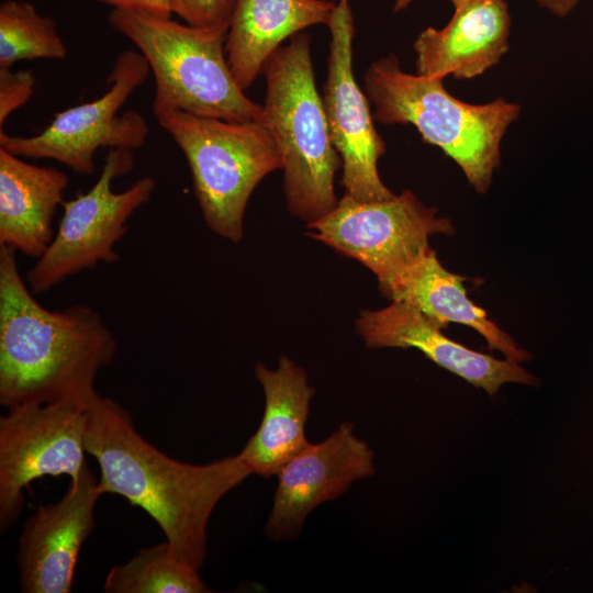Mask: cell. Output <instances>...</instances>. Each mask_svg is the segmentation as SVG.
Returning a JSON list of instances; mask_svg holds the SVG:
<instances>
[{
  "mask_svg": "<svg viewBox=\"0 0 593 593\" xmlns=\"http://www.w3.org/2000/svg\"><path fill=\"white\" fill-rule=\"evenodd\" d=\"M441 29L416 37L418 75L471 79L495 66L510 47L512 19L505 0H462Z\"/></svg>",
  "mask_w": 593,
  "mask_h": 593,
  "instance_id": "obj_15",
  "label": "cell"
},
{
  "mask_svg": "<svg viewBox=\"0 0 593 593\" xmlns=\"http://www.w3.org/2000/svg\"><path fill=\"white\" fill-rule=\"evenodd\" d=\"M437 212L410 190L370 202L345 193L334 210L306 225L307 235L370 269L384 294L432 248L430 236L455 232Z\"/></svg>",
  "mask_w": 593,
  "mask_h": 593,
  "instance_id": "obj_7",
  "label": "cell"
},
{
  "mask_svg": "<svg viewBox=\"0 0 593 593\" xmlns=\"http://www.w3.org/2000/svg\"><path fill=\"white\" fill-rule=\"evenodd\" d=\"M363 88L374 105V121L413 125L426 143L439 147L460 167L477 192L489 190L501 163L502 139L518 119L519 104L503 98L467 103L451 96L441 78L402 70L394 54L368 67Z\"/></svg>",
  "mask_w": 593,
  "mask_h": 593,
  "instance_id": "obj_3",
  "label": "cell"
},
{
  "mask_svg": "<svg viewBox=\"0 0 593 593\" xmlns=\"http://www.w3.org/2000/svg\"><path fill=\"white\" fill-rule=\"evenodd\" d=\"M466 278L443 267L430 248L406 275L383 295L418 309L443 326L458 323L477 331L490 349L501 351L506 359L522 362L530 355L502 331L486 312L471 301L463 284Z\"/></svg>",
  "mask_w": 593,
  "mask_h": 593,
  "instance_id": "obj_19",
  "label": "cell"
},
{
  "mask_svg": "<svg viewBox=\"0 0 593 593\" xmlns=\"http://www.w3.org/2000/svg\"><path fill=\"white\" fill-rule=\"evenodd\" d=\"M109 23L134 43L154 75V114L179 110L231 122H264V107L245 94L231 70L227 32L120 9L111 11Z\"/></svg>",
  "mask_w": 593,
  "mask_h": 593,
  "instance_id": "obj_5",
  "label": "cell"
},
{
  "mask_svg": "<svg viewBox=\"0 0 593 593\" xmlns=\"http://www.w3.org/2000/svg\"><path fill=\"white\" fill-rule=\"evenodd\" d=\"M238 0H170L171 11L192 26L227 32Z\"/></svg>",
  "mask_w": 593,
  "mask_h": 593,
  "instance_id": "obj_22",
  "label": "cell"
},
{
  "mask_svg": "<svg viewBox=\"0 0 593 593\" xmlns=\"http://www.w3.org/2000/svg\"><path fill=\"white\" fill-rule=\"evenodd\" d=\"M35 78L30 70L12 71L0 68V126L11 113L25 104L32 97Z\"/></svg>",
  "mask_w": 593,
  "mask_h": 593,
  "instance_id": "obj_23",
  "label": "cell"
},
{
  "mask_svg": "<svg viewBox=\"0 0 593 593\" xmlns=\"http://www.w3.org/2000/svg\"><path fill=\"white\" fill-rule=\"evenodd\" d=\"M68 183L64 171L0 147V244L40 258L55 236L53 219Z\"/></svg>",
  "mask_w": 593,
  "mask_h": 593,
  "instance_id": "obj_17",
  "label": "cell"
},
{
  "mask_svg": "<svg viewBox=\"0 0 593 593\" xmlns=\"http://www.w3.org/2000/svg\"><path fill=\"white\" fill-rule=\"evenodd\" d=\"M0 417V528L20 515L24 490L37 479L68 475L86 463L87 404L60 402L7 409Z\"/></svg>",
  "mask_w": 593,
  "mask_h": 593,
  "instance_id": "obj_10",
  "label": "cell"
},
{
  "mask_svg": "<svg viewBox=\"0 0 593 593\" xmlns=\"http://www.w3.org/2000/svg\"><path fill=\"white\" fill-rule=\"evenodd\" d=\"M255 376L265 393L264 415L238 455L251 474L269 478L310 444L305 425L315 390L304 369L288 357L275 370L257 362Z\"/></svg>",
  "mask_w": 593,
  "mask_h": 593,
  "instance_id": "obj_16",
  "label": "cell"
},
{
  "mask_svg": "<svg viewBox=\"0 0 593 593\" xmlns=\"http://www.w3.org/2000/svg\"><path fill=\"white\" fill-rule=\"evenodd\" d=\"M103 494L88 466L57 502L40 506L19 539L18 566L23 593H68L79 551L94 527V507Z\"/></svg>",
  "mask_w": 593,
  "mask_h": 593,
  "instance_id": "obj_13",
  "label": "cell"
},
{
  "mask_svg": "<svg viewBox=\"0 0 593 593\" xmlns=\"http://www.w3.org/2000/svg\"><path fill=\"white\" fill-rule=\"evenodd\" d=\"M85 448L99 465L102 492L146 512L174 552L198 570L215 506L251 474L238 454L206 465L167 456L139 435L124 407L98 392L87 403Z\"/></svg>",
  "mask_w": 593,
  "mask_h": 593,
  "instance_id": "obj_1",
  "label": "cell"
},
{
  "mask_svg": "<svg viewBox=\"0 0 593 593\" xmlns=\"http://www.w3.org/2000/svg\"><path fill=\"white\" fill-rule=\"evenodd\" d=\"M262 74L264 123L280 152L287 206L309 224L336 208L334 179L343 166L316 88L309 34L291 36L269 57Z\"/></svg>",
  "mask_w": 593,
  "mask_h": 593,
  "instance_id": "obj_4",
  "label": "cell"
},
{
  "mask_svg": "<svg viewBox=\"0 0 593 593\" xmlns=\"http://www.w3.org/2000/svg\"><path fill=\"white\" fill-rule=\"evenodd\" d=\"M66 45L56 23L26 1L8 0L0 5V68L19 60L64 59Z\"/></svg>",
  "mask_w": 593,
  "mask_h": 593,
  "instance_id": "obj_21",
  "label": "cell"
},
{
  "mask_svg": "<svg viewBox=\"0 0 593 593\" xmlns=\"http://www.w3.org/2000/svg\"><path fill=\"white\" fill-rule=\"evenodd\" d=\"M414 0H395L393 12L398 13L407 8ZM454 5L460 3L462 0H450Z\"/></svg>",
  "mask_w": 593,
  "mask_h": 593,
  "instance_id": "obj_26",
  "label": "cell"
},
{
  "mask_svg": "<svg viewBox=\"0 0 593 593\" xmlns=\"http://www.w3.org/2000/svg\"><path fill=\"white\" fill-rule=\"evenodd\" d=\"M187 158L206 226L238 243L256 186L282 169L277 143L264 122H231L179 110L155 114Z\"/></svg>",
  "mask_w": 593,
  "mask_h": 593,
  "instance_id": "obj_6",
  "label": "cell"
},
{
  "mask_svg": "<svg viewBox=\"0 0 593 593\" xmlns=\"http://www.w3.org/2000/svg\"><path fill=\"white\" fill-rule=\"evenodd\" d=\"M335 5L329 0H238L225 52L242 89L253 85L284 40L312 25H328Z\"/></svg>",
  "mask_w": 593,
  "mask_h": 593,
  "instance_id": "obj_18",
  "label": "cell"
},
{
  "mask_svg": "<svg viewBox=\"0 0 593 593\" xmlns=\"http://www.w3.org/2000/svg\"><path fill=\"white\" fill-rule=\"evenodd\" d=\"M134 167L133 150L110 149L102 172L85 193L63 202L57 233L45 253L26 272L33 294L47 292L66 278L99 262L119 260L114 246L127 232V221L149 201L156 180L144 176L128 189L114 192L112 182Z\"/></svg>",
  "mask_w": 593,
  "mask_h": 593,
  "instance_id": "obj_8",
  "label": "cell"
},
{
  "mask_svg": "<svg viewBox=\"0 0 593 593\" xmlns=\"http://www.w3.org/2000/svg\"><path fill=\"white\" fill-rule=\"evenodd\" d=\"M149 71L139 52L123 51L115 59L103 96L59 112L36 135L12 136L1 130L0 147L20 157L53 159L79 175H92L99 148L135 150L145 145L149 127L144 116L135 110L120 115L118 112Z\"/></svg>",
  "mask_w": 593,
  "mask_h": 593,
  "instance_id": "obj_9",
  "label": "cell"
},
{
  "mask_svg": "<svg viewBox=\"0 0 593 593\" xmlns=\"http://www.w3.org/2000/svg\"><path fill=\"white\" fill-rule=\"evenodd\" d=\"M331 31L323 105L331 138L343 163L345 193L358 201H382L395 194L384 186L378 160L385 143L377 132L369 99L353 71L355 36L350 0H339L327 25Z\"/></svg>",
  "mask_w": 593,
  "mask_h": 593,
  "instance_id": "obj_11",
  "label": "cell"
},
{
  "mask_svg": "<svg viewBox=\"0 0 593 593\" xmlns=\"http://www.w3.org/2000/svg\"><path fill=\"white\" fill-rule=\"evenodd\" d=\"M439 322L404 302L363 311L356 321L367 348H416L439 367L494 395L508 382L535 385L536 378L519 362L497 359L447 337Z\"/></svg>",
  "mask_w": 593,
  "mask_h": 593,
  "instance_id": "obj_14",
  "label": "cell"
},
{
  "mask_svg": "<svg viewBox=\"0 0 593 593\" xmlns=\"http://www.w3.org/2000/svg\"><path fill=\"white\" fill-rule=\"evenodd\" d=\"M113 7V9L134 11L159 18L172 14L170 0H96Z\"/></svg>",
  "mask_w": 593,
  "mask_h": 593,
  "instance_id": "obj_24",
  "label": "cell"
},
{
  "mask_svg": "<svg viewBox=\"0 0 593 593\" xmlns=\"http://www.w3.org/2000/svg\"><path fill=\"white\" fill-rule=\"evenodd\" d=\"M373 458V450L355 434L349 422L342 423L321 443H310L277 473L266 536L276 541L296 537L315 507L338 499L354 482L374 474Z\"/></svg>",
  "mask_w": 593,
  "mask_h": 593,
  "instance_id": "obj_12",
  "label": "cell"
},
{
  "mask_svg": "<svg viewBox=\"0 0 593 593\" xmlns=\"http://www.w3.org/2000/svg\"><path fill=\"white\" fill-rule=\"evenodd\" d=\"M536 3L548 10L550 13L558 18H564L569 15L575 7L579 4L580 0H535Z\"/></svg>",
  "mask_w": 593,
  "mask_h": 593,
  "instance_id": "obj_25",
  "label": "cell"
},
{
  "mask_svg": "<svg viewBox=\"0 0 593 593\" xmlns=\"http://www.w3.org/2000/svg\"><path fill=\"white\" fill-rule=\"evenodd\" d=\"M15 254L0 244V404H87L98 372L115 357L116 339L89 305L51 311L40 304Z\"/></svg>",
  "mask_w": 593,
  "mask_h": 593,
  "instance_id": "obj_2",
  "label": "cell"
},
{
  "mask_svg": "<svg viewBox=\"0 0 593 593\" xmlns=\"http://www.w3.org/2000/svg\"><path fill=\"white\" fill-rule=\"evenodd\" d=\"M108 593H204L199 570L182 561L168 541L141 549L105 578Z\"/></svg>",
  "mask_w": 593,
  "mask_h": 593,
  "instance_id": "obj_20",
  "label": "cell"
}]
</instances>
